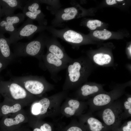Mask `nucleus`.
Instances as JSON below:
<instances>
[{"instance_id": "obj_1", "label": "nucleus", "mask_w": 131, "mask_h": 131, "mask_svg": "<svg viewBox=\"0 0 131 131\" xmlns=\"http://www.w3.org/2000/svg\"><path fill=\"white\" fill-rule=\"evenodd\" d=\"M68 91L62 90L50 96L38 98L30 104L27 111L29 116L42 120L60 114L61 105L67 97Z\"/></svg>"}, {"instance_id": "obj_2", "label": "nucleus", "mask_w": 131, "mask_h": 131, "mask_svg": "<svg viewBox=\"0 0 131 131\" xmlns=\"http://www.w3.org/2000/svg\"><path fill=\"white\" fill-rule=\"evenodd\" d=\"M66 69L62 90L69 91L77 87L85 80L88 72V65L85 59H73Z\"/></svg>"}, {"instance_id": "obj_3", "label": "nucleus", "mask_w": 131, "mask_h": 131, "mask_svg": "<svg viewBox=\"0 0 131 131\" xmlns=\"http://www.w3.org/2000/svg\"><path fill=\"white\" fill-rule=\"evenodd\" d=\"M1 79L0 78V93L5 99L26 106L39 98L31 95L21 85L10 79L7 81Z\"/></svg>"}, {"instance_id": "obj_4", "label": "nucleus", "mask_w": 131, "mask_h": 131, "mask_svg": "<svg viewBox=\"0 0 131 131\" xmlns=\"http://www.w3.org/2000/svg\"><path fill=\"white\" fill-rule=\"evenodd\" d=\"M10 79L21 85L31 95L38 98L43 96L47 92L54 90V85L43 76L29 75L11 76Z\"/></svg>"}, {"instance_id": "obj_5", "label": "nucleus", "mask_w": 131, "mask_h": 131, "mask_svg": "<svg viewBox=\"0 0 131 131\" xmlns=\"http://www.w3.org/2000/svg\"><path fill=\"white\" fill-rule=\"evenodd\" d=\"M98 114L104 123L112 129L119 127L123 120L122 102L116 100L109 105L100 110Z\"/></svg>"}, {"instance_id": "obj_6", "label": "nucleus", "mask_w": 131, "mask_h": 131, "mask_svg": "<svg viewBox=\"0 0 131 131\" xmlns=\"http://www.w3.org/2000/svg\"><path fill=\"white\" fill-rule=\"evenodd\" d=\"M45 41L36 39L27 42H16L12 44L13 53L15 58L30 56L35 57L41 61Z\"/></svg>"}, {"instance_id": "obj_7", "label": "nucleus", "mask_w": 131, "mask_h": 131, "mask_svg": "<svg viewBox=\"0 0 131 131\" xmlns=\"http://www.w3.org/2000/svg\"><path fill=\"white\" fill-rule=\"evenodd\" d=\"M88 106L87 102L67 97L61 105L60 114L66 117H78L83 114Z\"/></svg>"}, {"instance_id": "obj_8", "label": "nucleus", "mask_w": 131, "mask_h": 131, "mask_svg": "<svg viewBox=\"0 0 131 131\" xmlns=\"http://www.w3.org/2000/svg\"><path fill=\"white\" fill-rule=\"evenodd\" d=\"M41 61L50 73L51 78L56 82L60 80L58 74L60 71L66 69L68 64L48 51L42 55Z\"/></svg>"}, {"instance_id": "obj_9", "label": "nucleus", "mask_w": 131, "mask_h": 131, "mask_svg": "<svg viewBox=\"0 0 131 131\" xmlns=\"http://www.w3.org/2000/svg\"><path fill=\"white\" fill-rule=\"evenodd\" d=\"M43 28L34 25L33 20L28 18L21 26L17 29L15 33L8 38L9 43L10 45L25 38L30 39L34 33Z\"/></svg>"}, {"instance_id": "obj_10", "label": "nucleus", "mask_w": 131, "mask_h": 131, "mask_svg": "<svg viewBox=\"0 0 131 131\" xmlns=\"http://www.w3.org/2000/svg\"><path fill=\"white\" fill-rule=\"evenodd\" d=\"M78 117V122L86 131H111L112 129L100 121L89 112Z\"/></svg>"}, {"instance_id": "obj_11", "label": "nucleus", "mask_w": 131, "mask_h": 131, "mask_svg": "<svg viewBox=\"0 0 131 131\" xmlns=\"http://www.w3.org/2000/svg\"><path fill=\"white\" fill-rule=\"evenodd\" d=\"M29 117L27 111L23 109L16 113L5 115L3 123L5 126L12 131L13 129L21 124L28 122Z\"/></svg>"}, {"instance_id": "obj_12", "label": "nucleus", "mask_w": 131, "mask_h": 131, "mask_svg": "<svg viewBox=\"0 0 131 131\" xmlns=\"http://www.w3.org/2000/svg\"><path fill=\"white\" fill-rule=\"evenodd\" d=\"M22 10L25 16L33 20L40 21L43 19L39 4L34 0H27Z\"/></svg>"}, {"instance_id": "obj_13", "label": "nucleus", "mask_w": 131, "mask_h": 131, "mask_svg": "<svg viewBox=\"0 0 131 131\" xmlns=\"http://www.w3.org/2000/svg\"><path fill=\"white\" fill-rule=\"evenodd\" d=\"M100 87L97 85L85 83L81 86L77 90L74 98L83 101L88 99L93 96V97L100 93Z\"/></svg>"}, {"instance_id": "obj_14", "label": "nucleus", "mask_w": 131, "mask_h": 131, "mask_svg": "<svg viewBox=\"0 0 131 131\" xmlns=\"http://www.w3.org/2000/svg\"><path fill=\"white\" fill-rule=\"evenodd\" d=\"M26 0H0L2 17L13 14L17 9H23Z\"/></svg>"}, {"instance_id": "obj_15", "label": "nucleus", "mask_w": 131, "mask_h": 131, "mask_svg": "<svg viewBox=\"0 0 131 131\" xmlns=\"http://www.w3.org/2000/svg\"><path fill=\"white\" fill-rule=\"evenodd\" d=\"M25 106L23 104L5 99L0 107V113L6 115L18 112Z\"/></svg>"}, {"instance_id": "obj_16", "label": "nucleus", "mask_w": 131, "mask_h": 131, "mask_svg": "<svg viewBox=\"0 0 131 131\" xmlns=\"http://www.w3.org/2000/svg\"><path fill=\"white\" fill-rule=\"evenodd\" d=\"M29 116L28 122L33 128V131H55L52 123Z\"/></svg>"}, {"instance_id": "obj_17", "label": "nucleus", "mask_w": 131, "mask_h": 131, "mask_svg": "<svg viewBox=\"0 0 131 131\" xmlns=\"http://www.w3.org/2000/svg\"><path fill=\"white\" fill-rule=\"evenodd\" d=\"M8 38L0 32V56L5 59L12 62L15 58L11 51Z\"/></svg>"}, {"instance_id": "obj_18", "label": "nucleus", "mask_w": 131, "mask_h": 131, "mask_svg": "<svg viewBox=\"0 0 131 131\" xmlns=\"http://www.w3.org/2000/svg\"><path fill=\"white\" fill-rule=\"evenodd\" d=\"M45 44L47 46L48 52L52 53L60 59L68 63L72 59L64 51L59 45L55 43H48L46 41Z\"/></svg>"}, {"instance_id": "obj_19", "label": "nucleus", "mask_w": 131, "mask_h": 131, "mask_svg": "<svg viewBox=\"0 0 131 131\" xmlns=\"http://www.w3.org/2000/svg\"><path fill=\"white\" fill-rule=\"evenodd\" d=\"M63 37L66 41L74 44L80 43L83 39L81 34L71 30L65 32L63 34Z\"/></svg>"}, {"instance_id": "obj_20", "label": "nucleus", "mask_w": 131, "mask_h": 131, "mask_svg": "<svg viewBox=\"0 0 131 131\" xmlns=\"http://www.w3.org/2000/svg\"><path fill=\"white\" fill-rule=\"evenodd\" d=\"M16 27L7 21L4 18L0 19V32L4 34L8 33L11 35L16 31Z\"/></svg>"}, {"instance_id": "obj_21", "label": "nucleus", "mask_w": 131, "mask_h": 131, "mask_svg": "<svg viewBox=\"0 0 131 131\" xmlns=\"http://www.w3.org/2000/svg\"><path fill=\"white\" fill-rule=\"evenodd\" d=\"M93 58L94 62L100 66L108 64L111 60V57L109 55L103 53H99L95 54Z\"/></svg>"}, {"instance_id": "obj_22", "label": "nucleus", "mask_w": 131, "mask_h": 131, "mask_svg": "<svg viewBox=\"0 0 131 131\" xmlns=\"http://www.w3.org/2000/svg\"><path fill=\"white\" fill-rule=\"evenodd\" d=\"M3 18L7 21L16 26L24 20L25 16L23 13L5 16Z\"/></svg>"}, {"instance_id": "obj_23", "label": "nucleus", "mask_w": 131, "mask_h": 131, "mask_svg": "<svg viewBox=\"0 0 131 131\" xmlns=\"http://www.w3.org/2000/svg\"><path fill=\"white\" fill-rule=\"evenodd\" d=\"M60 131H86L83 126L75 120H72L67 125Z\"/></svg>"}, {"instance_id": "obj_24", "label": "nucleus", "mask_w": 131, "mask_h": 131, "mask_svg": "<svg viewBox=\"0 0 131 131\" xmlns=\"http://www.w3.org/2000/svg\"><path fill=\"white\" fill-rule=\"evenodd\" d=\"M65 13L61 16L62 19L64 20H68L74 18L78 13L77 9L73 7L66 8L64 10Z\"/></svg>"}, {"instance_id": "obj_25", "label": "nucleus", "mask_w": 131, "mask_h": 131, "mask_svg": "<svg viewBox=\"0 0 131 131\" xmlns=\"http://www.w3.org/2000/svg\"><path fill=\"white\" fill-rule=\"evenodd\" d=\"M123 110V119L131 116V97H128L122 102Z\"/></svg>"}, {"instance_id": "obj_26", "label": "nucleus", "mask_w": 131, "mask_h": 131, "mask_svg": "<svg viewBox=\"0 0 131 131\" xmlns=\"http://www.w3.org/2000/svg\"><path fill=\"white\" fill-rule=\"evenodd\" d=\"M93 35L95 37L99 39L106 40L110 37L112 33L107 30H97L93 32Z\"/></svg>"}, {"instance_id": "obj_27", "label": "nucleus", "mask_w": 131, "mask_h": 131, "mask_svg": "<svg viewBox=\"0 0 131 131\" xmlns=\"http://www.w3.org/2000/svg\"><path fill=\"white\" fill-rule=\"evenodd\" d=\"M101 24V22L98 20H89L88 21L87 25L90 29L93 30H95L97 27L100 26Z\"/></svg>"}, {"instance_id": "obj_28", "label": "nucleus", "mask_w": 131, "mask_h": 131, "mask_svg": "<svg viewBox=\"0 0 131 131\" xmlns=\"http://www.w3.org/2000/svg\"><path fill=\"white\" fill-rule=\"evenodd\" d=\"M12 62L3 58L0 56V73Z\"/></svg>"}, {"instance_id": "obj_29", "label": "nucleus", "mask_w": 131, "mask_h": 131, "mask_svg": "<svg viewBox=\"0 0 131 131\" xmlns=\"http://www.w3.org/2000/svg\"><path fill=\"white\" fill-rule=\"evenodd\" d=\"M119 128L122 131H131V121L125 122Z\"/></svg>"}, {"instance_id": "obj_30", "label": "nucleus", "mask_w": 131, "mask_h": 131, "mask_svg": "<svg viewBox=\"0 0 131 131\" xmlns=\"http://www.w3.org/2000/svg\"><path fill=\"white\" fill-rule=\"evenodd\" d=\"M107 4L109 5H113L116 3V0H106Z\"/></svg>"}, {"instance_id": "obj_31", "label": "nucleus", "mask_w": 131, "mask_h": 131, "mask_svg": "<svg viewBox=\"0 0 131 131\" xmlns=\"http://www.w3.org/2000/svg\"><path fill=\"white\" fill-rule=\"evenodd\" d=\"M111 131H122L119 127L116 128L112 129Z\"/></svg>"}, {"instance_id": "obj_32", "label": "nucleus", "mask_w": 131, "mask_h": 131, "mask_svg": "<svg viewBox=\"0 0 131 131\" xmlns=\"http://www.w3.org/2000/svg\"><path fill=\"white\" fill-rule=\"evenodd\" d=\"M2 17L1 6L0 4V19Z\"/></svg>"}, {"instance_id": "obj_33", "label": "nucleus", "mask_w": 131, "mask_h": 131, "mask_svg": "<svg viewBox=\"0 0 131 131\" xmlns=\"http://www.w3.org/2000/svg\"><path fill=\"white\" fill-rule=\"evenodd\" d=\"M128 49L129 50V53L131 55V46H130L129 47V48Z\"/></svg>"}, {"instance_id": "obj_34", "label": "nucleus", "mask_w": 131, "mask_h": 131, "mask_svg": "<svg viewBox=\"0 0 131 131\" xmlns=\"http://www.w3.org/2000/svg\"><path fill=\"white\" fill-rule=\"evenodd\" d=\"M123 0H116V1H123Z\"/></svg>"}, {"instance_id": "obj_35", "label": "nucleus", "mask_w": 131, "mask_h": 131, "mask_svg": "<svg viewBox=\"0 0 131 131\" xmlns=\"http://www.w3.org/2000/svg\"><path fill=\"white\" fill-rule=\"evenodd\" d=\"M18 131V130H15V131Z\"/></svg>"}]
</instances>
